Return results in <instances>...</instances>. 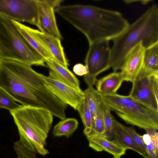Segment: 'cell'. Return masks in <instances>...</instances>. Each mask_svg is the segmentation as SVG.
Returning <instances> with one entry per match:
<instances>
[{
	"label": "cell",
	"instance_id": "cell-10",
	"mask_svg": "<svg viewBox=\"0 0 158 158\" xmlns=\"http://www.w3.org/2000/svg\"><path fill=\"white\" fill-rule=\"evenodd\" d=\"M155 75L135 80L132 83L128 95L136 101L158 111V99L155 97L152 88L153 77Z\"/></svg>",
	"mask_w": 158,
	"mask_h": 158
},
{
	"label": "cell",
	"instance_id": "cell-11",
	"mask_svg": "<svg viewBox=\"0 0 158 158\" xmlns=\"http://www.w3.org/2000/svg\"><path fill=\"white\" fill-rule=\"evenodd\" d=\"M145 50L141 42L127 53L120 72L124 81L132 83L135 80L143 67Z\"/></svg>",
	"mask_w": 158,
	"mask_h": 158
},
{
	"label": "cell",
	"instance_id": "cell-23",
	"mask_svg": "<svg viewBox=\"0 0 158 158\" xmlns=\"http://www.w3.org/2000/svg\"><path fill=\"white\" fill-rule=\"evenodd\" d=\"M105 128L104 120V105L102 103L99 107L95 119L90 130L85 135H104Z\"/></svg>",
	"mask_w": 158,
	"mask_h": 158
},
{
	"label": "cell",
	"instance_id": "cell-29",
	"mask_svg": "<svg viewBox=\"0 0 158 158\" xmlns=\"http://www.w3.org/2000/svg\"><path fill=\"white\" fill-rule=\"evenodd\" d=\"M73 70L76 74L80 76L86 75L88 73L86 66L81 63L75 64L73 67Z\"/></svg>",
	"mask_w": 158,
	"mask_h": 158
},
{
	"label": "cell",
	"instance_id": "cell-19",
	"mask_svg": "<svg viewBox=\"0 0 158 158\" xmlns=\"http://www.w3.org/2000/svg\"><path fill=\"white\" fill-rule=\"evenodd\" d=\"M12 21L21 34L29 44L43 58L45 62L49 59H52L56 61L53 56L29 31L28 29V26L15 20H12Z\"/></svg>",
	"mask_w": 158,
	"mask_h": 158
},
{
	"label": "cell",
	"instance_id": "cell-26",
	"mask_svg": "<svg viewBox=\"0 0 158 158\" xmlns=\"http://www.w3.org/2000/svg\"><path fill=\"white\" fill-rule=\"evenodd\" d=\"M13 148L18 155V157L21 158H38L36 156L38 153L36 151L28 148L19 140L14 143Z\"/></svg>",
	"mask_w": 158,
	"mask_h": 158
},
{
	"label": "cell",
	"instance_id": "cell-2",
	"mask_svg": "<svg viewBox=\"0 0 158 158\" xmlns=\"http://www.w3.org/2000/svg\"><path fill=\"white\" fill-rule=\"evenodd\" d=\"M110 64L121 70L127 53L140 43L145 49L158 43V6L154 4L120 35L112 40Z\"/></svg>",
	"mask_w": 158,
	"mask_h": 158
},
{
	"label": "cell",
	"instance_id": "cell-3",
	"mask_svg": "<svg viewBox=\"0 0 158 158\" xmlns=\"http://www.w3.org/2000/svg\"><path fill=\"white\" fill-rule=\"evenodd\" d=\"M40 75L31 66L0 59V87L23 106L44 108L38 99Z\"/></svg>",
	"mask_w": 158,
	"mask_h": 158
},
{
	"label": "cell",
	"instance_id": "cell-24",
	"mask_svg": "<svg viewBox=\"0 0 158 158\" xmlns=\"http://www.w3.org/2000/svg\"><path fill=\"white\" fill-rule=\"evenodd\" d=\"M103 104L105 128V132L104 136L107 139L112 141L113 139L114 135V128L113 122V115L110 112V110L103 103Z\"/></svg>",
	"mask_w": 158,
	"mask_h": 158
},
{
	"label": "cell",
	"instance_id": "cell-30",
	"mask_svg": "<svg viewBox=\"0 0 158 158\" xmlns=\"http://www.w3.org/2000/svg\"><path fill=\"white\" fill-rule=\"evenodd\" d=\"M45 1L51 6L55 9L60 6L62 0H45Z\"/></svg>",
	"mask_w": 158,
	"mask_h": 158
},
{
	"label": "cell",
	"instance_id": "cell-31",
	"mask_svg": "<svg viewBox=\"0 0 158 158\" xmlns=\"http://www.w3.org/2000/svg\"><path fill=\"white\" fill-rule=\"evenodd\" d=\"M155 147L156 149L158 151V133L157 131L154 136L151 137Z\"/></svg>",
	"mask_w": 158,
	"mask_h": 158
},
{
	"label": "cell",
	"instance_id": "cell-9",
	"mask_svg": "<svg viewBox=\"0 0 158 158\" xmlns=\"http://www.w3.org/2000/svg\"><path fill=\"white\" fill-rule=\"evenodd\" d=\"M44 78L46 86L54 95L77 110L84 98V91L77 90L48 77L44 76Z\"/></svg>",
	"mask_w": 158,
	"mask_h": 158
},
{
	"label": "cell",
	"instance_id": "cell-15",
	"mask_svg": "<svg viewBox=\"0 0 158 158\" xmlns=\"http://www.w3.org/2000/svg\"><path fill=\"white\" fill-rule=\"evenodd\" d=\"M113 122L114 128L113 142L126 149H131L136 152L145 158H151L146 152L135 142L123 128V124L113 116Z\"/></svg>",
	"mask_w": 158,
	"mask_h": 158
},
{
	"label": "cell",
	"instance_id": "cell-6",
	"mask_svg": "<svg viewBox=\"0 0 158 158\" xmlns=\"http://www.w3.org/2000/svg\"><path fill=\"white\" fill-rule=\"evenodd\" d=\"M103 103L126 123L145 129H158V111L133 99L117 93L100 94Z\"/></svg>",
	"mask_w": 158,
	"mask_h": 158
},
{
	"label": "cell",
	"instance_id": "cell-14",
	"mask_svg": "<svg viewBox=\"0 0 158 158\" xmlns=\"http://www.w3.org/2000/svg\"><path fill=\"white\" fill-rule=\"evenodd\" d=\"M49 69L48 77L59 81L79 90H81L80 83L76 76L67 68L62 66L55 60H46Z\"/></svg>",
	"mask_w": 158,
	"mask_h": 158
},
{
	"label": "cell",
	"instance_id": "cell-25",
	"mask_svg": "<svg viewBox=\"0 0 158 158\" xmlns=\"http://www.w3.org/2000/svg\"><path fill=\"white\" fill-rule=\"evenodd\" d=\"M11 96L0 87V108L6 109L9 111L15 110L21 107Z\"/></svg>",
	"mask_w": 158,
	"mask_h": 158
},
{
	"label": "cell",
	"instance_id": "cell-17",
	"mask_svg": "<svg viewBox=\"0 0 158 158\" xmlns=\"http://www.w3.org/2000/svg\"><path fill=\"white\" fill-rule=\"evenodd\" d=\"M124 81L121 72H114L96 79L95 85L97 90L102 94H115Z\"/></svg>",
	"mask_w": 158,
	"mask_h": 158
},
{
	"label": "cell",
	"instance_id": "cell-13",
	"mask_svg": "<svg viewBox=\"0 0 158 158\" xmlns=\"http://www.w3.org/2000/svg\"><path fill=\"white\" fill-rule=\"evenodd\" d=\"M38 6L39 27L41 31L61 40L63 39L56 24L54 8L45 0H36Z\"/></svg>",
	"mask_w": 158,
	"mask_h": 158
},
{
	"label": "cell",
	"instance_id": "cell-7",
	"mask_svg": "<svg viewBox=\"0 0 158 158\" xmlns=\"http://www.w3.org/2000/svg\"><path fill=\"white\" fill-rule=\"evenodd\" d=\"M109 41L108 40H101L89 45L85 60L88 73L84 76L88 87H93L98 75L110 68L111 50Z\"/></svg>",
	"mask_w": 158,
	"mask_h": 158
},
{
	"label": "cell",
	"instance_id": "cell-4",
	"mask_svg": "<svg viewBox=\"0 0 158 158\" xmlns=\"http://www.w3.org/2000/svg\"><path fill=\"white\" fill-rule=\"evenodd\" d=\"M10 112L17 127L19 140L42 156L48 154L45 147L53 122L52 114L44 108L23 106Z\"/></svg>",
	"mask_w": 158,
	"mask_h": 158
},
{
	"label": "cell",
	"instance_id": "cell-33",
	"mask_svg": "<svg viewBox=\"0 0 158 158\" xmlns=\"http://www.w3.org/2000/svg\"><path fill=\"white\" fill-rule=\"evenodd\" d=\"M157 130V129L155 128L150 127L147 129L146 131L147 132V134L149 135L150 137H151L155 135Z\"/></svg>",
	"mask_w": 158,
	"mask_h": 158
},
{
	"label": "cell",
	"instance_id": "cell-18",
	"mask_svg": "<svg viewBox=\"0 0 158 158\" xmlns=\"http://www.w3.org/2000/svg\"><path fill=\"white\" fill-rule=\"evenodd\" d=\"M158 74V43L145 49L143 67L136 79Z\"/></svg>",
	"mask_w": 158,
	"mask_h": 158
},
{
	"label": "cell",
	"instance_id": "cell-16",
	"mask_svg": "<svg viewBox=\"0 0 158 158\" xmlns=\"http://www.w3.org/2000/svg\"><path fill=\"white\" fill-rule=\"evenodd\" d=\"M89 146L97 152L106 151L114 156L121 157L125 153L127 149L123 148L112 140L106 139L103 135H86Z\"/></svg>",
	"mask_w": 158,
	"mask_h": 158
},
{
	"label": "cell",
	"instance_id": "cell-35",
	"mask_svg": "<svg viewBox=\"0 0 158 158\" xmlns=\"http://www.w3.org/2000/svg\"><path fill=\"white\" fill-rule=\"evenodd\" d=\"M17 158H19V157H18Z\"/></svg>",
	"mask_w": 158,
	"mask_h": 158
},
{
	"label": "cell",
	"instance_id": "cell-8",
	"mask_svg": "<svg viewBox=\"0 0 158 158\" xmlns=\"http://www.w3.org/2000/svg\"><path fill=\"white\" fill-rule=\"evenodd\" d=\"M0 13L12 20L39 27L36 0H0Z\"/></svg>",
	"mask_w": 158,
	"mask_h": 158
},
{
	"label": "cell",
	"instance_id": "cell-32",
	"mask_svg": "<svg viewBox=\"0 0 158 158\" xmlns=\"http://www.w3.org/2000/svg\"><path fill=\"white\" fill-rule=\"evenodd\" d=\"M152 1V0H124L123 1L127 4H130L136 2H140L143 4H147L149 3L150 2Z\"/></svg>",
	"mask_w": 158,
	"mask_h": 158
},
{
	"label": "cell",
	"instance_id": "cell-12",
	"mask_svg": "<svg viewBox=\"0 0 158 158\" xmlns=\"http://www.w3.org/2000/svg\"><path fill=\"white\" fill-rule=\"evenodd\" d=\"M27 28L33 36L53 56L56 61L68 68L69 65L68 60L61 45V40L29 27Z\"/></svg>",
	"mask_w": 158,
	"mask_h": 158
},
{
	"label": "cell",
	"instance_id": "cell-20",
	"mask_svg": "<svg viewBox=\"0 0 158 158\" xmlns=\"http://www.w3.org/2000/svg\"><path fill=\"white\" fill-rule=\"evenodd\" d=\"M78 120L74 118H67L61 120L53 127L52 133L56 137L64 136L68 138L78 127Z\"/></svg>",
	"mask_w": 158,
	"mask_h": 158
},
{
	"label": "cell",
	"instance_id": "cell-34",
	"mask_svg": "<svg viewBox=\"0 0 158 158\" xmlns=\"http://www.w3.org/2000/svg\"><path fill=\"white\" fill-rule=\"evenodd\" d=\"M120 157L117 156H114L113 158H120Z\"/></svg>",
	"mask_w": 158,
	"mask_h": 158
},
{
	"label": "cell",
	"instance_id": "cell-5",
	"mask_svg": "<svg viewBox=\"0 0 158 158\" xmlns=\"http://www.w3.org/2000/svg\"><path fill=\"white\" fill-rule=\"evenodd\" d=\"M0 59L47 66L44 59L21 34L12 20L0 13Z\"/></svg>",
	"mask_w": 158,
	"mask_h": 158
},
{
	"label": "cell",
	"instance_id": "cell-22",
	"mask_svg": "<svg viewBox=\"0 0 158 158\" xmlns=\"http://www.w3.org/2000/svg\"><path fill=\"white\" fill-rule=\"evenodd\" d=\"M85 91L87 95L93 123L95 119L98 109L102 101L100 94L93 87H88Z\"/></svg>",
	"mask_w": 158,
	"mask_h": 158
},
{
	"label": "cell",
	"instance_id": "cell-27",
	"mask_svg": "<svg viewBox=\"0 0 158 158\" xmlns=\"http://www.w3.org/2000/svg\"><path fill=\"white\" fill-rule=\"evenodd\" d=\"M123 126L135 142L147 152L146 146L143 142L142 136L139 135L136 132L135 128L133 127H127L123 125Z\"/></svg>",
	"mask_w": 158,
	"mask_h": 158
},
{
	"label": "cell",
	"instance_id": "cell-1",
	"mask_svg": "<svg viewBox=\"0 0 158 158\" xmlns=\"http://www.w3.org/2000/svg\"><path fill=\"white\" fill-rule=\"evenodd\" d=\"M54 11L83 33L89 45L99 40H112L130 24L120 12L92 5L60 6Z\"/></svg>",
	"mask_w": 158,
	"mask_h": 158
},
{
	"label": "cell",
	"instance_id": "cell-28",
	"mask_svg": "<svg viewBox=\"0 0 158 158\" xmlns=\"http://www.w3.org/2000/svg\"><path fill=\"white\" fill-rule=\"evenodd\" d=\"M146 148V152L151 158H158V151L156 148L151 137L146 134L142 136Z\"/></svg>",
	"mask_w": 158,
	"mask_h": 158
},
{
	"label": "cell",
	"instance_id": "cell-21",
	"mask_svg": "<svg viewBox=\"0 0 158 158\" xmlns=\"http://www.w3.org/2000/svg\"><path fill=\"white\" fill-rule=\"evenodd\" d=\"M84 92V98L77 110L78 112L85 127L83 133L85 135L91 129L93 124V120L87 94L85 90Z\"/></svg>",
	"mask_w": 158,
	"mask_h": 158
}]
</instances>
